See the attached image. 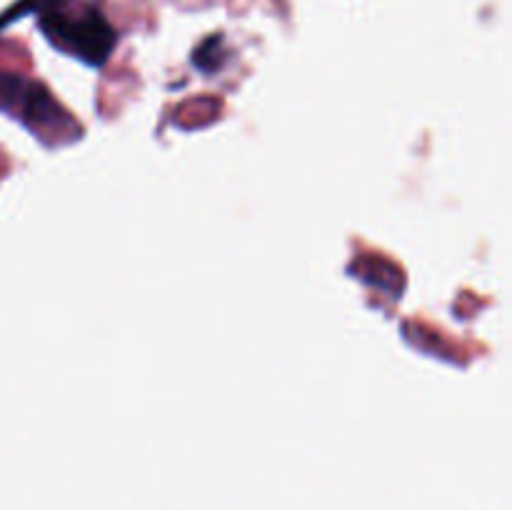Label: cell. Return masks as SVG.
<instances>
[{"label":"cell","mask_w":512,"mask_h":510,"mask_svg":"<svg viewBox=\"0 0 512 510\" xmlns=\"http://www.w3.org/2000/svg\"><path fill=\"white\" fill-rule=\"evenodd\" d=\"M55 5L45 8L43 18H40V28L48 35L50 43L80 58L83 63L103 65L115 45V30L110 28L108 20L98 10L68 15L63 10H55Z\"/></svg>","instance_id":"6da1fadb"}]
</instances>
